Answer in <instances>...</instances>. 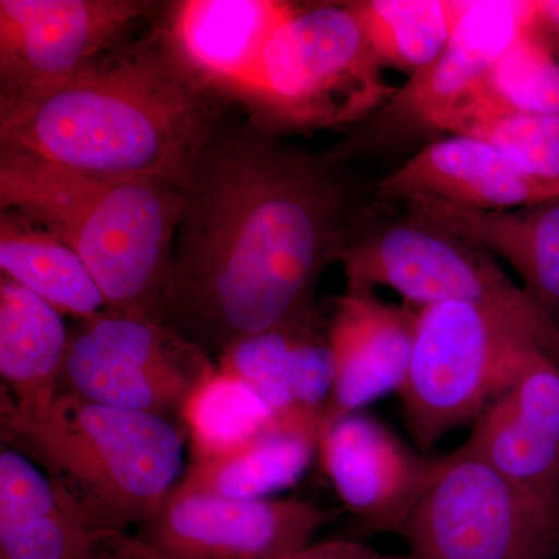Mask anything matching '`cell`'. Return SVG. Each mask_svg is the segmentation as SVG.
<instances>
[{
    "label": "cell",
    "mask_w": 559,
    "mask_h": 559,
    "mask_svg": "<svg viewBox=\"0 0 559 559\" xmlns=\"http://www.w3.org/2000/svg\"><path fill=\"white\" fill-rule=\"evenodd\" d=\"M114 535L87 527L27 455L0 452V559H81Z\"/></svg>",
    "instance_id": "ffe728a7"
},
{
    "label": "cell",
    "mask_w": 559,
    "mask_h": 559,
    "mask_svg": "<svg viewBox=\"0 0 559 559\" xmlns=\"http://www.w3.org/2000/svg\"><path fill=\"white\" fill-rule=\"evenodd\" d=\"M532 345L540 347L521 323L492 308L447 301L419 310L409 370L399 392L415 443L429 450L476 421Z\"/></svg>",
    "instance_id": "52a82bcc"
},
{
    "label": "cell",
    "mask_w": 559,
    "mask_h": 559,
    "mask_svg": "<svg viewBox=\"0 0 559 559\" xmlns=\"http://www.w3.org/2000/svg\"><path fill=\"white\" fill-rule=\"evenodd\" d=\"M377 194L388 201L430 198L465 209L510 210L555 200L559 189L530 178L491 143L452 134L423 146L382 178Z\"/></svg>",
    "instance_id": "e0dca14e"
},
{
    "label": "cell",
    "mask_w": 559,
    "mask_h": 559,
    "mask_svg": "<svg viewBox=\"0 0 559 559\" xmlns=\"http://www.w3.org/2000/svg\"><path fill=\"white\" fill-rule=\"evenodd\" d=\"M154 7L146 0H0V120L60 91Z\"/></svg>",
    "instance_id": "30bf717a"
},
{
    "label": "cell",
    "mask_w": 559,
    "mask_h": 559,
    "mask_svg": "<svg viewBox=\"0 0 559 559\" xmlns=\"http://www.w3.org/2000/svg\"><path fill=\"white\" fill-rule=\"evenodd\" d=\"M216 371L204 349L165 323L105 311L70 340L60 393L182 426L191 396Z\"/></svg>",
    "instance_id": "9c48e42d"
},
{
    "label": "cell",
    "mask_w": 559,
    "mask_h": 559,
    "mask_svg": "<svg viewBox=\"0 0 559 559\" xmlns=\"http://www.w3.org/2000/svg\"><path fill=\"white\" fill-rule=\"evenodd\" d=\"M278 419L255 390L218 369L193 393L183 411L191 462L240 450L274 428Z\"/></svg>",
    "instance_id": "484cf974"
},
{
    "label": "cell",
    "mask_w": 559,
    "mask_h": 559,
    "mask_svg": "<svg viewBox=\"0 0 559 559\" xmlns=\"http://www.w3.org/2000/svg\"><path fill=\"white\" fill-rule=\"evenodd\" d=\"M462 448L559 518V364L546 349L527 348Z\"/></svg>",
    "instance_id": "4fadbf2b"
},
{
    "label": "cell",
    "mask_w": 559,
    "mask_h": 559,
    "mask_svg": "<svg viewBox=\"0 0 559 559\" xmlns=\"http://www.w3.org/2000/svg\"><path fill=\"white\" fill-rule=\"evenodd\" d=\"M2 439L46 471L62 502L100 535H124L160 509L182 479L178 423L60 393L21 414L2 385Z\"/></svg>",
    "instance_id": "277c9868"
},
{
    "label": "cell",
    "mask_w": 559,
    "mask_h": 559,
    "mask_svg": "<svg viewBox=\"0 0 559 559\" xmlns=\"http://www.w3.org/2000/svg\"><path fill=\"white\" fill-rule=\"evenodd\" d=\"M226 103L179 61L156 25L110 47L43 102L0 120V151L73 171L183 187Z\"/></svg>",
    "instance_id": "7a4b0ae2"
},
{
    "label": "cell",
    "mask_w": 559,
    "mask_h": 559,
    "mask_svg": "<svg viewBox=\"0 0 559 559\" xmlns=\"http://www.w3.org/2000/svg\"><path fill=\"white\" fill-rule=\"evenodd\" d=\"M318 419L280 418L274 428L223 457L191 462L179 487L218 498L267 499L304 476L318 451Z\"/></svg>",
    "instance_id": "7402d4cb"
},
{
    "label": "cell",
    "mask_w": 559,
    "mask_h": 559,
    "mask_svg": "<svg viewBox=\"0 0 559 559\" xmlns=\"http://www.w3.org/2000/svg\"><path fill=\"white\" fill-rule=\"evenodd\" d=\"M344 164L223 117L182 187L165 325L218 360L318 311L320 278L367 212Z\"/></svg>",
    "instance_id": "6da1fadb"
},
{
    "label": "cell",
    "mask_w": 559,
    "mask_h": 559,
    "mask_svg": "<svg viewBox=\"0 0 559 559\" xmlns=\"http://www.w3.org/2000/svg\"><path fill=\"white\" fill-rule=\"evenodd\" d=\"M340 513L305 500L226 499L176 485L134 540L153 559H286Z\"/></svg>",
    "instance_id": "7c38bea8"
},
{
    "label": "cell",
    "mask_w": 559,
    "mask_h": 559,
    "mask_svg": "<svg viewBox=\"0 0 559 559\" xmlns=\"http://www.w3.org/2000/svg\"><path fill=\"white\" fill-rule=\"evenodd\" d=\"M61 316L20 283L0 277V374L21 414H40L60 395L70 344Z\"/></svg>",
    "instance_id": "44dd1931"
},
{
    "label": "cell",
    "mask_w": 559,
    "mask_h": 559,
    "mask_svg": "<svg viewBox=\"0 0 559 559\" xmlns=\"http://www.w3.org/2000/svg\"><path fill=\"white\" fill-rule=\"evenodd\" d=\"M81 559H153L134 539L124 535L109 536Z\"/></svg>",
    "instance_id": "f546056e"
},
{
    "label": "cell",
    "mask_w": 559,
    "mask_h": 559,
    "mask_svg": "<svg viewBox=\"0 0 559 559\" xmlns=\"http://www.w3.org/2000/svg\"><path fill=\"white\" fill-rule=\"evenodd\" d=\"M460 134L491 143L530 178L559 189V114L484 117Z\"/></svg>",
    "instance_id": "4316f807"
},
{
    "label": "cell",
    "mask_w": 559,
    "mask_h": 559,
    "mask_svg": "<svg viewBox=\"0 0 559 559\" xmlns=\"http://www.w3.org/2000/svg\"><path fill=\"white\" fill-rule=\"evenodd\" d=\"M0 270L61 314L92 320L106 311L105 296L75 250L14 212L0 216Z\"/></svg>",
    "instance_id": "603a6c76"
},
{
    "label": "cell",
    "mask_w": 559,
    "mask_h": 559,
    "mask_svg": "<svg viewBox=\"0 0 559 559\" xmlns=\"http://www.w3.org/2000/svg\"><path fill=\"white\" fill-rule=\"evenodd\" d=\"M400 536L415 559H555L559 518L460 447L439 459Z\"/></svg>",
    "instance_id": "ba28073f"
},
{
    "label": "cell",
    "mask_w": 559,
    "mask_h": 559,
    "mask_svg": "<svg viewBox=\"0 0 559 559\" xmlns=\"http://www.w3.org/2000/svg\"><path fill=\"white\" fill-rule=\"evenodd\" d=\"M286 559H415L411 555L400 557V555L382 554L364 546V544L353 543V540L331 539L325 543L310 544L304 550Z\"/></svg>",
    "instance_id": "83f0119b"
},
{
    "label": "cell",
    "mask_w": 559,
    "mask_h": 559,
    "mask_svg": "<svg viewBox=\"0 0 559 559\" xmlns=\"http://www.w3.org/2000/svg\"><path fill=\"white\" fill-rule=\"evenodd\" d=\"M506 114H559V61L530 28L503 51L460 106L450 134Z\"/></svg>",
    "instance_id": "cb8c5ba5"
},
{
    "label": "cell",
    "mask_w": 559,
    "mask_h": 559,
    "mask_svg": "<svg viewBox=\"0 0 559 559\" xmlns=\"http://www.w3.org/2000/svg\"><path fill=\"white\" fill-rule=\"evenodd\" d=\"M216 366L255 390L278 418L322 425L334 362L329 325L319 311L235 342Z\"/></svg>",
    "instance_id": "ac0fdd59"
},
{
    "label": "cell",
    "mask_w": 559,
    "mask_h": 559,
    "mask_svg": "<svg viewBox=\"0 0 559 559\" xmlns=\"http://www.w3.org/2000/svg\"><path fill=\"white\" fill-rule=\"evenodd\" d=\"M418 310L345 288L329 323L334 380L322 412V433L367 404L399 393L409 370ZM320 433V437H322Z\"/></svg>",
    "instance_id": "9a60e30c"
},
{
    "label": "cell",
    "mask_w": 559,
    "mask_h": 559,
    "mask_svg": "<svg viewBox=\"0 0 559 559\" xmlns=\"http://www.w3.org/2000/svg\"><path fill=\"white\" fill-rule=\"evenodd\" d=\"M294 3L274 0H180L157 22L179 61L227 102L249 90L272 33Z\"/></svg>",
    "instance_id": "2e32d148"
},
{
    "label": "cell",
    "mask_w": 559,
    "mask_h": 559,
    "mask_svg": "<svg viewBox=\"0 0 559 559\" xmlns=\"http://www.w3.org/2000/svg\"><path fill=\"white\" fill-rule=\"evenodd\" d=\"M318 452L344 510L367 532L396 533L439 459L423 457L371 415H348L322 433Z\"/></svg>",
    "instance_id": "5bb4252c"
},
{
    "label": "cell",
    "mask_w": 559,
    "mask_h": 559,
    "mask_svg": "<svg viewBox=\"0 0 559 559\" xmlns=\"http://www.w3.org/2000/svg\"><path fill=\"white\" fill-rule=\"evenodd\" d=\"M340 263L347 288L384 286L418 311L465 301L502 312L527 329L559 364L554 316L507 274L492 253L454 231L409 213L393 223L369 224L366 212Z\"/></svg>",
    "instance_id": "8992f818"
},
{
    "label": "cell",
    "mask_w": 559,
    "mask_h": 559,
    "mask_svg": "<svg viewBox=\"0 0 559 559\" xmlns=\"http://www.w3.org/2000/svg\"><path fill=\"white\" fill-rule=\"evenodd\" d=\"M0 210L75 250L105 296L106 312L164 323L182 186L73 171L0 151Z\"/></svg>",
    "instance_id": "3957f363"
},
{
    "label": "cell",
    "mask_w": 559,
    "mask_h": 559,
    "mask_svg": "<svg viewBox=\"0 0 559 559\" xmlns=\"http://www.w3.org/2000/svg\"><path fill=\"white\" fill-rule=\"evenodd\" d=\"M355 2L294 5L272 33L240 102L275 134L352 127L395 95Z\"/></svg>",
    "instance_id": "5b68a950"
},
{
    "label": "cell",
    "mask_w": 559,
    "mask_h": 559,
    "mask_svg": "<svg viewBox=\"0 0 559 559\" xmlns=\"http://www.w3.org/2000/svg\"><path fill=\"white\" fill-rule=\"evenodd\" d=\"M528 28L559 61V0H533Z\"/></svg>",
    "instance_id": "f1b7e54d"
},
{
    "label": "cell",
    "mask_w": 559,
    "mask_h": 559,
    "mask_svg": "<svg viewBox=\"0 0 559 559\" xmlns=\"http://www.w3.org/2000/svg\"><path fill=\"white\" fill-rule=\"evenodd\" d=\"M533 0H462L447 49L409 76L358 134L330 150L347 162L384 143L448 132L460 106L500 55L527 31Z\"/></svg>",
    "instance_id": "8fae6325"
},
{
    "label": "cell",
    "mask_w": 559,
    "mask_h": 559,
    "mask_svg": "<svg viewBox=\"0 0 559 559\" xmlns=\"http://www.w3.org/2000/svg\"><path fill=\"white\" fill-rule=\"evenodd\" d=\"M355 7L382 68L412 76L447 49L462 0H362Z\"/></svg>",
    "instance_id": "d4e9b609"
},
{
    "label": "cell",
    "mask_w": 559,
    "mask_h": 559,
    "mask_svg": "<svg viewBox=\"0 0 559 559\" xmlns=\"http://www.w3.org/2000/svg\"><path fill=\"white\" fill-rule=\"evenodd\" d=\"M406 205L414 218L454 231L506 260L551 316L559 308V198L510 210L465 209L430 198Z\"/></svg>",
    "instance_id": "d6986e66"
}]
</instances>
